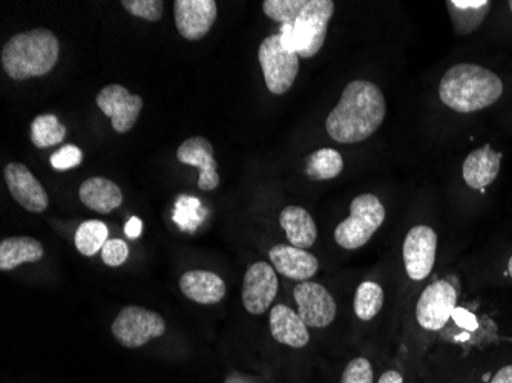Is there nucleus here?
Masks as SVG:
<instances>
[{"instance_id": "f257e3e1", "label": "nucleus", "mask_w": 512, "mask_h": 383, "mask_svg": "<svg viewBox=\"0 0 512 383\" xmlns=\"http://www.w3.org/2000/svg\"><path fill=\"white\" fill-rule=\"evenodd\" d=\"M263 11L281 25L284 50L312 59L324 46L335 13L333 0H266Z\"/></svg>"}, {"instance_id": "f03ea898", "label": "nucleus", "mask_w": 512, "mask_h": 383, "mask_svg": "<svg viewBox=\"0 0 512 383\" xmlns=\"http://www.w3.org/2000/svg\"><path fill=\"white\" fill-rule=\"evenodd\" d=\"M387 115V102L378 85L353 80L342 91L341 100L330 112L325 129L333 140L352 145L375 134Z\"/></svg>"}, {"instance_id": "7ed1b4c3", "label": "nucleus", "mask_w": 512, "mask_h": 383, "mask_svg": "<svg viewBox=\"0 0 512 383\" xmlns=\"http://www.w3.org/2000/svg\"><path fill=\"white\" fill-rule=\"evenodd\" d=\"M502 94L500 77L490 69L473 63L451 66L439 85L442 103L460 114L490 108L499 102Z\"/></svg>"}, {"instance_id": "20e7f679", "label": "nucleus", "mask_w": 512, "mask_h": 383, "mask_svg": "<svg viewBox=\"0 0 512 383\" xmlns=\"http://www.w3.org/2000/svg\"><path fill=\"white\" fill-rule=\"evenodd\" d=\"M60 43L46 28L25 31L11 37L0 54L5 73L14 80H28L50 74L59 62Z\"/></svg>"}, {"instance_id": "39448f33", "label": "nucleus", "mask_w": 512, "mask_h": 383, "mask_svg": "<svg viewBox=\"0 0 512 383\" xmlns=\"http://www.w3.org/2000/svg\"><path fill=\"white\" fill-rule=\"evenodd\" d=\"M387 212L376 195H358L350 204V217L335 230V241L345 250H358L373 238L384 224Z\"/></svg>"}, {"instance_id": "423d86ee", "label": "nucleus", "mask_w": 512, "mask_h": 383, "mask_svg": "<svg viewBox=\"0 0 512 383\" xmlns=\"http://www.w3.org/2000/svg\"><path fill=\"white\" fill-rule=\"evenodd\" d=\"M111 330L115 341L123 347L140 348L163 336L166 322L155 311L138 305H128L120 310L112 322Z\"/></svg>"}, {"instance_id": "0eeeda50", "label": "nucleus", "mask_w": 512, "mask_h": 383, "mask_svg": "<svg viewBox=\"0 0 512 383\" xmlns=\"http://www.w3.org/2000/svg\"><path fill=\"white\" fill-rule=\"evenodd\" d=\"M258 60L267 89L272 94L283 95L292 89L299 73V56L284 50L279 33L272 34L261 42Z\"/></svg>"}, {"instance_id": "6e6552de", "label": "nucleus", "mask_w": 512, "mask_h": 383, "mask_svg": "<svg viewBox=\"0 0 512 383\" xmlns=\"http://www.w3.org/2000/svg\"><path fill=\"white\" fill-rule=\"evenodd\" d=\"M457 292L444 279L433 282L422 292L416 305L417 324L427 331H439L450 321L456 310Z\"/></svg>"}, {"instance_id": "1a4fd4ad", "label": "nucleus", "mask_w": 512, "mask_h": 383, "mask_svg": "<svg viewBox=\"0 0 512 383\" xmlns=\"http://www.w3.org/2000/svg\"><path fill=\"white\" fill-rule=\"evenodd\" d=\"M437 233L430 226H414L405 236L402 256L405 272L413 281H424L436 264Z\"/></svg>"}, {"instance_id": "9d476101", "label": "nucleus", "mask_w": 512, "mask_h": 383, "mask_svg": "<svg viewBox=\"0 0 512 383\" xmlns=\"http://www.w3.org/2000/svg\"><path fill=\"white\" fill-rule=\"evenodd\" d=\"M96 103L103 114L111 118L112 128L119 134H126L134 128L145 105L140 95L131 94L122 85L105 86L97 94Z\"/></svg>"}, {"instance_id": "9b49d317", "label": "nucleus", "mask_w": 512, "mask_h": 383, "mask_svg": "<svg viewBox=\"0 0 512 383\" xmlns=\"http://www.w3.org/2000/svg\"><path fill=\"white\" fill-rule=\"evenodd\" d=\"M278 289V276L273 266H270L269 262H255L244 275L241 292L244 308L250 315H263L278 295Z\"/></svg>"}, {"instance_id": "f8f14e48", "label": "nucleus", "mask_w": 512, "mask_h": 383, "mask_svg": "<svg viewBox=\"0 0 512 383\" xmlns=\"http://www.w3.org/2000/svg\"><path fill=\"white\" fill-rule=\"evenodd\" d=\"M298 313L307 327H329L336 318V301L329 290L316 282H301L293 290Z\"/></svg>"}, {"instance_id": "ddd939ff", "label": "nucleus", "mask_w": 512, "mask_h": 383, "mask_svg": "<svg viewBox=\"0 0 512 383\" xmlns=\"http://www.w3.org/2000/svg\"><path fill=\"white\" fill-rule=\"evenodd\" d=\"M175 25L186 40H200L214 27L218 17L215 0H175Z\"/></svg>"}, {"instance_id": "4468645a", "label": "nucleus", "mask_w": 512, "mask_h": 383, "mask_svg": "<svg viewBox=\"0 0 512 383\" xmlns=\"http://www.w3.org/2000/svg\"><path fill=\"white\" fill-rule=\"evenodd\" d=\"M5 183L11 197L31 213H42L50 206L45 187L22 163H10L4 169Z\"/></svg>"}, {"instance_id": "2eb2a0df", "label": "nucleus", "mask_w": 512, "mask_h": 383, "mask_svg": "<svg viewBox=\"0 0 512 383\" xmlns=\"http://www.w3.org/2000/svg\"><path fill=\"white\" fill-rule=\"evenodd\" d=\"M177 158L180 163L200 169L198 187L201 190H214L220 184L217 172V160L211 141L204 137H191L178 148Z\"/></svg>"}, {"instance_id": "dca6fc26", "label": "nucleus", "mask_w": 512, "mask_h": 383, "mask_svg": "<svg viewBox=\"0 0 512 383\" xmlns=\"http://www.w3.org/2000/svg\"><path fill=\"white\" fill-rule=\"evenodd\" d=\"M270 262L273 269L279 275L293 279V281L306 282L318 273L319 261L315 255L307 250L298 247L278 244L273 246L269 252Z\"/></svg>"}, {"instance_id": "f3484780", "label": "nucleus", "mask_w": 512, "mask_h": 383, "mask_svg": "<svg viewBox=\"0 0 512 383\" xmlns=\"http://www.w3.org/2000/svg\"><path fill=\"white\" fill-rule=\"evenodd\" d=\"M270 333L279 344L292 348H304L310 341L309 327L304 324L298 311L284 304L270 310Z\"/></svg>"}, {"instance_id": "a211bd4d", "label": "nucleus", "mask_w": 512, "mask_h": 383, "mask_svg": "<svg viewBox=\"0 0 512 383\" xmlns=\"http://www.w3.org/2000/svg\"><path fill=\"white\" fill-rule=\"evenodd\" d=\"M502 154L491 145L482 146L468 155L463 163V180L471 189L483 190L494 183L500 172Z\"/></svg>"}, {"instance_id": "6ab92c4d", "label": "nucleus", "mask_w": 512, "mask_h": 383, "mask_svg": "<svg viewBox=\"0 0 512 383\" xmlns=\"http://www.w3.org/2000/svg\"><path fill=\"white\" fill-rule=\"evenodd\" d=\"M180 289L186 298L203 305L218 304L227 292L223 279L217 273L206 270L184 273L180 279Z\"/></svg>"}, {"instance_id": "aec40b11", "label": "nucleus", "mask_w": 512, "mask_h": 383, "mask_svg": "<svg viewBox=\"0 0 512 383\" xmlns=\"http://www.w3.org/2000/svg\"><path fill=\"white\" fill-rule=\"evenodd\" d=\"M79 197L88 209L102 215H108L123 204L122 189L114 181L103 177H92L83 181Z\"/></svg>"}, {"instance_id": "412c9836", "label": "nucleus", "mask_w": 512, "mask_h": 383, "mask_svg": "<svg viewBox=\"0 0 512 383\" xmlns=\"http://www.w3.org/2000/svg\"><path fill=\"white\" fill-rule=\"evenodd\" d=\"M279 226L286 232L290 246L307 250L318 238V227L312 215L304 207L287 206L279 213Z\"/></svg>"}, {"instance_id": "4be33fe9", "label": "nucleus", "mask_w": 512, "mask_h": 383, "mask_svg": "<svg viewBox=\"0 0 512 383\" xmlns=\"http://www.w3.org/2000/svg\"><path fill=\"white\" fill-rule=\"evenodd\" d=\"M45 256L42 244L30 236H11L0 243V270L10 272L22 264L37 262Z\"/></svg>"}, {"instance_id": "5701e85b", "label": "nucleus", "mask_w": 512, "mask_h": 383, "mask_svg": "<svg viewBox=\"0 0 512 383\" xmlns=\"http://www.w3.org/2000/svg\"><path fill=\"white\" fill-rule=\"evenodd\" d=\"M447 5L454 31L465 36L482 25L493 4L488 0H450Z\"/></svg>"}, {"instance_id": "b1692460", "label": "nucleus", "mask_w": 512, "mask_h": 383, "mask_svg": "<svg viewBox=\"0 0 512 383\" xmlns=\"http://www.w3.org/2000/svg\"><path fill=\"white\" fill-rule=\"evenodd\" d=\"M344 171V158L335 149H319L306 161V174L312 180H333Z\"/></svg>"}, {"instance_id": "393cba45", "label": "nucleus", "mask_w": 512, "mask_h": 383, "mask_svg": "<svg viewBox=\"0 0 512 383\" xmlns=\"http://www.w3.org/2000/svg\"><path fill=\"white\" fill-rule=\"evenodd\" d=\"M384 299V290L378 282H362L356 290L355 301H353L356 316L365 322L375 319L382 310Z\"/></svg>"}, {"instance_id": "a878e982", "label": "nucleus", "mask_w": 512, "mask_h": 383, "mask_svg": "<svg viewBox=\"0 0 512 383\" xmlns=\"http://www.w3.org/2000/svg\"><path fill=\"white\" fill-rule=\"evenodd\" d=\"M66 128L53 114H43L31 123V141L39 149L51 148L65 140Z\"/></svg>"}, {"instance_id": "bb28decb", "label": "nucleus", "mask_w": 512, "mask_h": 383, "mask_svg": "<svg viewBox=\"0 0 512 383\" xmlns=\"http://www.w3.org/2000/svg\"><path fill=\"white\" fill-rule=\"evenodd\" d=\"M108 238V226L103 221L88 220L80 224L74 243L83 256H94L97 252H102Z\"/></svg>"}, {"instance_id": "cd10ccee", "label": "nucleus", "mask_w": 512, "mask_h": 383, "mask_svg": "<svg viewBox=\"0 0 512 383\" xmlns=\"http://www.w3.org/2000/svg\"><path fill=\"white\" fill-rule=\"evenodd\" d=\"M120 5L132 16L148 22H158L165 10V4L161 0H122Z\"/></svg>"}, {"instance_id": "c85d7f7f", "label": "nucleus", "mask_w": 512, "mask_h": 383, "mask_svg": "<svg viewBox=\"0 0 512 383\" xmlns=\"http://www.w3.org/2000/svg\"><path fill=\"white\" fill-rule=\"evenodd\" d=\"M373 380H375V371L365 357H356L348 362L341 377V383H373Z\"/></svg>"}, {"instance_id": "c756f323", "label": "nucleus", "mask_w": 512, "mask_h": 383, "mask_svg": "<svg viewBox=\"0 0 512 383\" xmlns=\"http://www.w3.org/2000/svg\"><path fill=\"white\" fill-rule=\"evenodd\" d=\"M83 161V152L76 145H65L51 155L50 163L56 171H69L80 166Z\"/></svg>"}, {"instance_id": "7c9ffc66", "label": "nucleus", "mask_w": 512, "mask_h": 383, "mask_svg": "<svg viewBox=\"0 0 512 383\" xmlns=\"http://www.w3.org/2000/svg\"><path fill=\"white\" fill-rule=\"evenodd\" d=\"M129 258V247L123 239H108L102 249V259L108 267H120Z\"/></svg>"}, {"instance_id": "2f4dec72", "label": "nucleus", "mask_w": 512, "mask_h": 383, "mask_svg": "<svg viewBox=\"0 0 512 383\" xmlns=\"http://www.w3.org/2000/svg\"><path fill=\"white\" fill-rule=\"evenodd\" d=\"M143 223L140 218L132 217L129 218L128 223L125 226V233L128 238L137 239L138 236L142 235Z\"/></svg>"}, {"instance_id": "473e14b6", "label": "nucleus", "mask_w": 512, "mask_h": 383, "mask_svg": "<svg viewBox=\"0 0 512 383\" xmlns=\"http://www.w3.org/2000/svg\"><path fill=\"white\" fill-rule=\"evenodd\" d=\"M491 383H512V365L500 368L496 376L491 380Z\"/></svg>"}, {"instance_id": "72a5a7b5", "label": "nucleus", "mask_w": 512, "mask_h": 383, "mask_svg": "<svg viewBox=\"0 0 512 383\" xmlns=\"http://www.w3.org/2000/svg\"><path fill=\"white\" fill-rule=\"evenodd\" d=\"M378 383H405L404 377H402L401 373L398 371H387V373L382 374L381 379H379Z\"/></svg>"}, {"instance_id": "f704fd0d", "label": "nucleus", "mask_w": 512, "mask_h": 383, "mask_svg": "<svg viewBox=\"0 0 512 383\" xmlns=\"http://www.w3.org/2000/svg\"><path fill=\"white\" fill-rule=\"evenodd\" d=\"M508 270H509V275H511V278H512V256H511V258H509Z\"/></svg>"}, {"instance_id": "c9c22d12", "label": "nucleus", "mask_w": 512, "mask_h": 383, "mask_svg": "<svg viewBox=\"0 0 512 383\" xmlns=\"http://www.w3.org/2000/svg\"><path fill=\"white\" fill-rule=\"evenodd\" d=\"M509 8H511V13H512V2H509Z\"/></svg>"}]
</instances>
